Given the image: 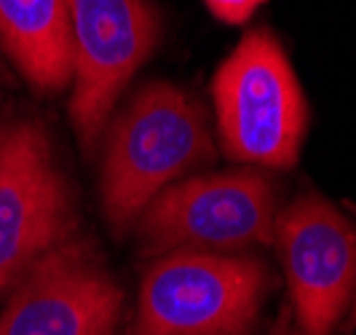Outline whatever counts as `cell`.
Masks as SVG:
<instances>
[{
	"label": "cell",
	"mask_w": 356,
	"mask_h": 335,
	"mask_svg": "<svg viewBox=\"0 0 356 335\" xmlns=\"http://www.w3.org/2000/svg\"><path fill=\"white\" fill-rule=\"evenodd\" d=\"M217 159L209 116L191 91L153 81L107 129L99 196L107 223L126 231L169 185Z\"/></svg>",
	"instance_id": "1"
},
{
	"label": "cell",
	"mask_w": 356,
	"mask_h": 335,
	"mask_svg": "<svg viewBox=\"0 0 356 335\" xmlns=\"http://www.w3.org/2000/svg\"><path fill=\"white\" fill-rule=\"evenodd\" d=\"M0 43L40 91L72 84L67 0H0Z\"/></svg>",
	"instance_id": "9"
},
{
	"label": "cell",
	"mask_w": 356,
	"mask_h": 335,
	"mask_svg": "<svg viewBox=\"0 0 356 335\" xmlns=\"http://www.w3.org/2000/svg\"><path fill=\"white\" fill-rule=\"evenodd\" d=\"M217 134L225 156L257 169H292L308 134V100L284 46L250 30L212 78Z\"/></svg>",
	"instance_id": "2"
},
{
	"label": "cell",
	"mask_w": 356,
	"mask_h": 335,
	"mask_svg": "<svg viewBox=\"0 0 356 335\" xmlns=\"http://www.w3.org/2000/svg\"><path fill=\"white\" fill-rule=\"evenodd\" d=\"M266 0H204V6L212 11L214 19L225 24H241L263 6Z\"/></svg>",
	"instance_id": "10"
},
{
	"label": "cell",
	"mask_w": 356,
	"mask_h": 335,
	"mask_svg": "<svg viewBox=\"0 0 356 335\" xmlns=\"http://www.w3.org/2000/svg\"><path fill=\"white\" fill-rule=\"evenodd\" d=\"M270 335H289V330H286L284 325H279V327H276V330H273Z\"/></svg>",
	"instance_id": "12"
},
{
	"label": "cell",
	"mask_w": 356,
	"mask_h": 335,
	"mask_svg": "<svg viewBox=\"0 0 356 335\" xmlns=\"http://www.w3.org/2000/svg\"><path fill=\"white\" fill-rule=\"evenodd\" d=\"M276 188L260 169L193 175L169 185L137 217L147 255L214 252L241 255L273 242Z\"/></svg>",
	"instance_id": "4"
},
{
	"label": "cell",
	"mask_w": 356,
	"mask_h": 335,
	"mask_svg": "<svg viewBox=\"0 0 356 335\" xmlns=\"http://www.w3.org/2000/svg\"><path fill=\"white\" fill-rule=\"evenodd\" d=\"M124 290L89 242L46 252L0 309V335H115Z\"/></svg>",
	"instance_id": "8"
},
{
	"label": "cell",
	"mask_w": 356,
	"mask_h": 335,
	"mask_svg": "<svg viewBox=\"0 0 356 335\" xmlns=\"http://www.w3.org/2000/svg\"><path fill=\"white\" fill-rule=\"evenodd\" d=\"M266 293L257 258L166 252L140 282L131 335H250Z\"/></svg>",
	"instance_id": "3"
},
{
	"label": "cell",
	"mask_w": 356,
	"mask_h": 335,
	"mask_svg": "<svg viewBox=\"0 0 356 335\" xmlns=\"http://www.w3.org/2000/svg\"><path fill=\"white\" fill-rule=\"evenodd\" d=\"M0 140H3V129H0Z\"/></svg>",
	"instance_id": "13"
},
{
	"label": "cell",
	"mask_w": 356,
	"mask_h": 335,
	"mask_svg": "<svg viewBox=\"0 0 356 335\" xmlns=\"http://www.w3.org/2000/svg\"><path fill=\"white\" fill-rule=\"evenodd\" d=\"M72 228L70 185L46 129L35 121L14 126L0 140V290L65 244Z\"/></svg>",
	"instance_id": "6"
},
{
	"label": "cell",
	"mask_w": 356,
	"mask_h": 335,
	"mask_svg": "<svg viewBox=\"0 0 356 335\" xmlns=\"http://www.w3.org/2000/svg\"><path fill=\"white\" fill-rule=\"evenodd\" d=\"M72 40L70 118L91 148L110 124L126 84L156 52L159 11L150 0H67Z\"/></svg>",
	"instance_id": "5"
},
{
	"label": "cell",
	"mask_w": 356,
	"mask_h": 335,
	"mask_svg": "<svg viewBox=\"0 0 356 335\" xmlns=\"http://www.w3.org/2000/svg\"><path fill=\"white\" fill-rule=\"evenodd\" d=\"M295 317L303 335H332L356 295V231L319 194L295 198L276 217Z\"/></svg>",
	"instance_id": "7"
},
{
	"label": "cell",
	"mask_w": 356,
	"mask_h": 335,
	"mask_svg": "<svg viewBox=\"0 0 356 335\" xmlns=\"http://www.w3.org/2000/svg\"><path fill=\"white\" fill-rule=\"evenodd\" d=\"M354 215H356V207H354ZM348 327L351 330L356 327V295H354V303H351V322H348Z\"/></svg>",
	"instance_id": "11"
}]
</instances>
